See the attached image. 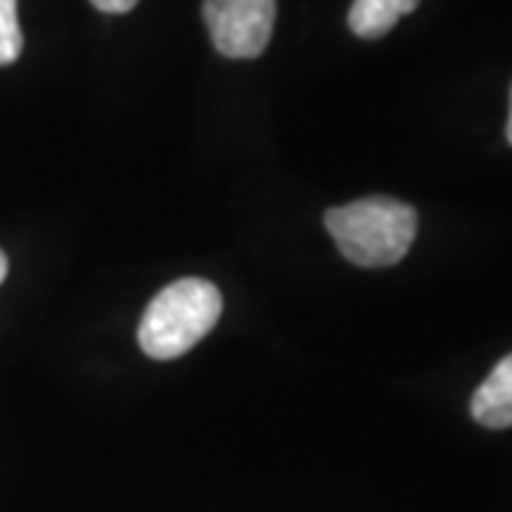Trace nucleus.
I'll list each match as a JSON object with an SVG mask.
<instances>
[{
    "label": "nucleus",
    "mask_w": 512,
    "mask_h": 512,
    "mask_svg": "<svg viewBox=\"0 0 512 512\" xmlns=\"http://www.w3.org/2000/svg\"><path fill=\"white\" fill-rule=\"evenodd\" d=\"M202 18L220 55L251 60L271 43L276 0H205Z\"/></svg>",
    "instance_id": "7ed1b4c3"
},
{
    "label": "nucleus",
    "mask_w": 512,
    "mask_h": 512,
    "mask_svg": "<svg viewBox=\"0 0 512 512\" xmlns=\"http://www.w3.org/2000/svg\"><path fill=\"white\" fill-rule=\"evenodd\" d=\"M222 293L208 279H177L151 299L140 319L137 342L146 356L171 362L200 345L220 322Z\"/></svg>",
    "instance_id": "f03ea898"
},
{
    "label": "nucleus",
    "mask_w": 512,
    "mask_h": 512,
    "mask_svg": "<svg viewBox=\"0 0 512 512\" xmlns=\"http://www.w3.org/2000/svg\"><path fill=\"white\" fill-rule=\"evenodd\" d=\"M325 228L353 265L390 268L410 251L419 231V214L402 200L365 197L330 208L325 214Z\"/></svg>",
    "instance_id": "f257e3e1"
},
{
    "label": "nucleus",
    "mask_w": 512,
    "mask_h": 512,
    "mask_svg": "<svg viewBox=\"0 0 512 512\" xmlns=\"http://www.w3.org/2000/svg\"><path fill=\"white\" fill-rule=\"evenodd\" d=\"M419 3L421 0H353L348 26L362 40H379Z\"/></svg>",
    "instance_id": "39448f33"
},
{
    "label": "nucleus",
    "mask_w": 512,
    "mask_h": 512,
    "mask_svg": "<svg viewBox=\"0 0 512 512\" xmlns=\"http://www.w3.org/2000/svg\"><path fill=\"white\" fill-rule=\"evenodd\" d=\"M507 143L512 146V89H510V120H507Z\"/></svg>",
    "instance_id": "1a4fd4ad"
},
{
    "label": "nucleus",
    "mask_w": 512,
    "mask_h": 512,
    "mask_svg": "<svg viewBox=\"0 0 512 512\" xmlns=\"http://www.w3.org/2000/svg\"><path fill=\"white\" fill-rule=\"evenodd\" d=\"M23 52L18 0H0V66H12Z\"/></svg>",
    "instance_id": "423d86ee"
},
{
    "label": "nucleus",
    "mask_w": 512,
    "mask_h": 512,
    "mask_svg": "<svg viewBox=\"0 0 512 512\" xmlns=\"http://www.w3.org/2000/svg\"><path fill=\"white\" fill-rule=\"evenodd\" d=\"M92 3L106 15H123V12L137 6V0H92Z\"/></svg>",
    "instance_id": "0eeeda50"
},
{
    "label": "nucleus",
    "mask_w": 512,
    "mask_h": 512,
    "mask_svg": "<svg viewBox=\"0 0 512 512\" xmlns=\"http://www.w3.org/2000/svg\"><path fill=\"white\" fill-rule=\"evenodd\" d=\"M470 410H473V419L490 430L512 427V353L504 356L493 373L478 384Z\"/></svg>",
    "instance_id": "20e7f679"
},
{
    "label": "nucleus",
    "mask_w": 512,
    "mask_h": 512,
    "mask_svg": "<svg viewBox=\"0 0 512 512\" xmlns=\"http://www.w3.org/2000/svg\"><path fill=\"white\" fill-rule=\"evenodd\" d=\"M6 274H9V259H6V254L0 251V282L6 279Z\"/></svg>",
    "instance_id": "6e6552de"
}]
</instances>
